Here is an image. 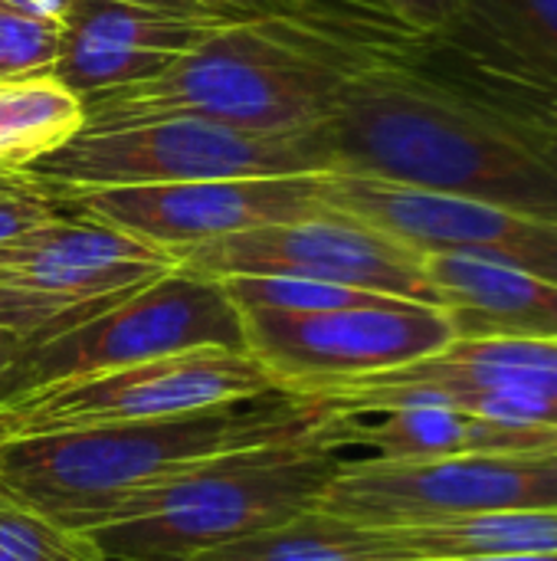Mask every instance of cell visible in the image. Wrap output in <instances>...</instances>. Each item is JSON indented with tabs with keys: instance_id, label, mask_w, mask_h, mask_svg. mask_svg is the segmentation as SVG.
Segmentation results:
<instances>
[{
	"instance_id": "1",
	"label": "cell",
	"mask_w": 557,
	"mask_h": 561,
	"mask_svg": "<svg viewBox=\"0 0 557 561\" xmlns=\"http://www.w3.org/2000/svg\"><path fill=\"white\" fill-rule=\"evenodd\" d=\"M420 43L345 76L328 118L335 171L557 220V138L417 62Z\"/></svg>"
},
{
	"instance_id": "2",
	"label": "cell",
	"mask_w": 557,
	"mask_h": 561,
	"mask_svg": "<svg viewBox=\"0 0 557 561\" xmlns=\"http://www.w3.org/2000/svg\"><path fill=\"white\" fill-rule=\"evenodd\" d=\"M332 417L328 404L279 388L164 421L3 440L0 493L69 523L227 454L322 434Z\"/></svg>"
},
{
	"instance_id": "3",
	"label": "cell",
	"mask_w": 557,
	"mask_h": 561,
	"mask_svg": "<svg viewBox=\"0 0 557 561\" xmlns=\"http://www.w3.org/2000/svg\"><path fill=\"white\" fill-rule=\"evenodd\" d=\"M417 43L371 46L279 20L223 23L204 46L174 59L158 76L82 95L85 128H118L171 115L253 131L328 125L338 85L355 66L407 53Z\"/></svg>"
},
{
	"instance_id": "4",
	"label": "cell",
	"mask_w": 557,
	"mask_h": 561,
	"mask_svg": "<svg viewBox=\"0 0 557 561\" xmlns=\"http://www.w3.org/2000/svg\"><path fill=\"white\" fill-rule=\"evenodd\" d=\"M328 431V427H325ZM312 434L204 463L164 486L62 526L95 539L108 561H190L312 513L345 450Z\"/></svg>"
},
{
	"instance_id": "5",
	"label": "cell",
	"mask_w": 557,
	"mask_h": 561,
	"mask_svg": "<svg viewBox=\"0 0 557 561\" xmlns=\"http://www.w3.org/2000/svg\"><path fill=\"white\" fill-rule=\"evenodd\" d=\"M328 171H335L328 125L253 131L210 118L171 115L118 128H82L23 178L46 194H69Z\"/></svg>"
},
{
	"instance_id": "6",
	"label": "cell",
	"mask_w": 557,
	"mask_h": 561,
	"mask_svg": "<svg viewBox=\"0 0 557 561\" xmlns=\"http://www.w3.org/2000/svg\"><path fill=\"white\" fill-rule=\"evenodd\" d=\"M171 270V253L59 207L53 220L0 243V332L30 352Z\"/></svg>"
},
{
	"instance_id": "7",
	"label": "cell",
	"mask_w": 557,
	"mask_h": 561,
	"mask_svg": "<svg viewBox=\"0 0 557 561\" xmlns=\"http://www.w3.org/2000/svg\"><path fill=\"white\" fill-rule=\"evenodd\" d=\"M557 506V450L440 460L345 457L318 513L351 526H417Z\"/></svg>"
},
{
	"instance_id": "8",
	"label": "cell",
	"mask_w": 557,
	"mask_h": 561,
	"mask_svg": "<svg viewBox=\"0 0 557 561\" xmlns=\"http://www.w3.org/2000/svg\"><path fill=\"white\" fill-rule=\"evenodd\" d=\"M269 391H279V385L250 352L200 348L20 394L0 404V444L164 421Z\"/></svg>"
},
{
	"instance_id": "9",
	"label": "cell",
	"mask_w": 557,
	"mask_h": 561,
	"mask_svg": "<svg viewBox=\"0 0 557 561\" xmlns=\"http://www.w3.org/2000/svg\"><path fill=\"white\" fill-rule=\"evenodd\" d=\"M200 348L246 352L243 312L230 302L220 279L177 266L92 322L23 352L10 375L7 401L66 378L102 375Z\"/></svg>"
},
{
	"instance_id": "10",
	"label": "cell",
	"mask_w": 557,
	"mask_h": 561,
	"mask_svg": "<svg viewBox=\"0 0 557 561\" xmlns=\"http://www.w3.org/2000/svg\"><path fill=\"white\" fill-rule=\"evenodd\" d=\"M335 414L433 401L473 417L557 434V342L453 339L446 348L371 378L309 394Z\"/></svg>"
},
{
	"instance_id": "11",
	"label": "cell",
	"mask_w": 557,
	"mask_h": 561,
	"mask_svg": "<svg viewBox=\"0 0 557 561\" xmlns=\"http://www.w3.org/2000/svg\"><path fill=\"white\" fill-rule=\"evenodd\" d=\"M243 329L246 352L295 394L414 365L456 339L437 306L407 299L328 312H243Z\"/></svg>"
},
{
	"instance_id": "12",
	"label": "cell",
	"mask_w": 557,
	"mask_h": 561,
	"mask_svg": "<svg viewBox=\"0 0 557 561\" xmlns=\"http://www.w3.org/2000/svg\"><path fill=\"white\" fill-rule=\"evenodd\" d=\"M174 260L177 266L210 279L299 276L437 306L420 250L335 207L305 220L256 227L213 243H200L177 253Z\"/></svg>"
},
{
	"instance_id": "13",
	"label": "cell",
	"mask_w": 557,
	"mask_h": 561,
	"mask_svg": "<svg viewBox=\"0 0 557 561\" xmlns=\"http://www.w3.org/2000/svg\"><path fill=\"white\" fill-rule=\"evenodd\" d=\"M49 197L69 214L115 227L171 256L233 233L292 224L328 210L325 174L102 187Z\"/></svg>"
},
{
	"instance_id": "14",
	"label": "cell",
	"mask_w": 557,
	"mask_h": 561,
	"mask_svg": "<svg viewBox=\"0 0 557 561\" xmlns=\"http://www.w3.org/2000/svg\"><path fill=\"white\" fill-rule=\"evenodd\" d=\"M325 204L420 253H473L557 279V220L473 197L328 171Z\"/></svg>"
},
{
	"instance_id": "15",
	"label": "cell",
	"mask_w": 557,
	"mask_h": 561,
	"mask_svg": "<svg viewBox=\"0 0 557 561\" xmlns=\"http://www.w3.org/2000/svg\"><path fill=\"white\" fill-rule=\"evenodd\" d=\"M223 23L236 20L177 16L112 0H72L53 76L79 99L135 85L204 46Z\"/></svg>"
},
{
	"instance_id": "16",
	"label": "cell",
	"mask_w": 557,
	"mask_h": 561,
	"mask_svg": "<svg viewBox=\"0 0 557 561\" xmlns=\"http://www.w3.org/2000/svg\"><path fill=\"white\" fill-rule=\"evenodd\" d=\"M423 270L456 339L557 342V279L473 253H423Z\"/></svg>"
},
{
	"instance_id": "17",
	"label": "cell",
	"mask_w": 557,
	"mask_h": 561,
	"mask_svg": "<svg viewBox=\"0 0 557 561\" xmlns=\"http://www.w3.org/2000/svg\"><path fill=\"white\" fill-rule=\"evenodd\" d=\"M328 444L364 447L381 460H440L460 454H519V450H555L557 434L515 431L466 411L417 401L394 404L371 414H335L328 431Z\"/></svg>"
},
{
	"instance_id": "18",
	"label": "cell",
	"mask_w": 557,
	"mask_h": 561,
	"mask_svg": "<svg viewBox=\"0 0 557 561\" xmlns=\"http://www.w3.org/2000/svg\"><path fill=\"white\" fill-rule=\"evenodd\" d=\"M453 56L557 92V0H463L433 36Z\"/></svg>"
},
{
	"instance_id": "19",
	"label": "cell",
	"mask_w": 557,
	"mask_h": 561,
	"mask_svg": "<svg viewBox=\"0 0 557 561\" xmlns=\"http://www.w3.org/2000/svg\"><path fill=\"white\" fill-rule=\"evenodd\" d=\"M374 533L384 542V549L401 561L542 556V552H557V506L489 513V516L446 519V523L381 526Z\"/></svg>"
},
{
	"instance_id": "20",
	"label": "cell",
	"mask_w": 557,
	"mask_h": 561,
	"mask_svg": "<svg viewBox=\"0 0 557 561\" xmlns=\"http://www.w3.org/2000/svg\"><path fill=\"white\" fill-rule=\"evenodd\" d=\"M82 128V99L53 72L0 76V174H26Z\"/></svg>"
},
{
	"instance_id": "21",
	"label": "cell",
	"mask_w": 557,
	"mask_h": 561,
	"mask_svg": "<svg viewBox=\"0 0 557 561\" xmlns=\"http://www.w3.org/2000/svg\"><path fill=\"white\" fill-rule=\"evenodd\" d=\"M190 561H401L394 559L384 542L378 539L374 529L364 526H351L341 519H332L318 510L240 539V542H227L220 549L200 552Z\"/></svg>"
},
{
	"instance_id": "22",
	"label": "cell",
	"mask_w": 557,
	"mask_h": 561,
	"mask_svg": "<svg viewBox=\"0 0 557 561\" xmlns=\"http://www.w3.org/2000/svg\"><path fill=\"white\" fill-rule=\"evenodd\" d=\"M223 20H279L371 46H410L423 36L397 26L368 0H197Z\"/></svg>"
},
{
	"instance_id": "23",
	"label": "cell",
	"mask_w": 557,
	"mask_h": 561,
	"mask_svg": "<svg viewBox=\"0 0 557 561\" xmlns=\"http://www.w3.org/2000/svg\"><path fill=\"white\" fill-rule=\"evenodd\" d=\"M223 293L240 312H328L374 306L391 296H374L348 286H332L299 276H227Z\"/></svg>"
},
{
	"instance_id": "24",
	"label": "cell",
	"mask_w": 557,
	"mask_h": 561,
	"mask_svg": "<svg viewBox=\"0 0 557 561\" xmlns=\"http://www.w3.org/2000/svg\"><path fill=\"white\" fill-rule=\"evenodd\" d=\"M0 561H108L92 536L0 493Z\"/></svg>"
},
{
	"instance_id": "25",
	"label": "cell",
	"mask_w": 557,
	"mask_h": 561,
	"mask_svg": "<svg viewBox=\"0 0 557 561\" xmlns=\"http://www.w3.org/2000/svg\"><path fill=\"white\" fill-rule=\"evenodd\" d=\"M62 46V23L39 20L0 0V76L53 72Z\"/></svg>"
},
{
	"instance_id": "26",
	"label": "cell",
	"mask_w": 557,
	"mask_h": 561,
	"mask_svg": "<svg viewBox=\"0 0 557 561\" xmlns=\"http://www.w3.org/2000/svg\"><path fill=\"white\" fill-rule=\"evenodd\" d=\"M56 214H59V204L30 178L20 174L16 181L0 187V243L53 220Z\"/></svg>"
},
{
	"instance_id": "27",
	"label": "cell",
	"mask_w": 557,
	"mask_h": 561,
	"mask_svg": "<svg viewBox=\"0 0 557 561\" xmlns=\"http://www.w3.org/2000/svg\"><path fill=\"white\" fill-rule=\"evenodd\" d=\"M368 3L384 16H391L397 26L410 30L414 36L446 33L463 10V0H368Z\"/></svg>"
},
{
	"instance_id": "28",
	"label": "cell",
	"mask_w": 557,
	"mask_h": 561,
	"mask_svg": "<svg viewBox=\"0 0 557 561\" xmlns=\"http://www.w3.org/2000/svg\"><path fill=\"white\" fill-rule=\"evenodd\" d=\"M112 3H128V7H144V10H158V13H177V16H217L207 7H200L197 0H112Z\"/></svg>"
},
{
	"instance_id": "29",
	"label": "cell",
	"mask_w": 557,
	"mask_h": 561,
	"mask_svg": "<svg viewBox=\"0 0 557 561\" xmlns=\"http://www.w3.org/2000/svg\"><path fill=\"white\" fill-rule=\"evenodd\" d=\"M23 13H33L39 20H49V23H66L69 10H72V0H3Z\"/></svg>"
},
{
	"instance_id": "30",
	"label": "cell",
	"mask_w": 557,
	"mask_h": 561,
	"mask_svg": "<svg viewBox=\"0 0 557 561\" xmlns=\"http://www.w3.org/2000/svg\"><path fill=\"white\" fill-rule=\"evenodd\" d=\"M23 345L16 342V339H10L7 332H0V404L7 401V394H10V375H13V368H16V362L23 358Z\"/></svg>"
},
{
	"instance_id": "31",
	"label": "cell",
	"mask_w": 557,
	"mask_h": 561,
	"mask_svg": "<svg viewBox=\"0 0 557 561\" xmlns=\"http://www.w3.org/2000/svg\"><path fill=\"white\" fill-rule=\"evenodd\" d=\"M450 561H557V552H542V556H483V559H450Z\"/></svg>"
},
{
	"instance_id": "32",
	"label": "cell",
	"mask_w": 557,
	"mask_h": 561,
	"mask_svg": "<svg viewBox=\"0 0 557 561\" xmlns=\"http://www.w3.org/2000/svg\"><path fill=\"white\" fill-rule=\"evenodd\" d=\"M16 178H20V174H0V187L10 184V181H16Z\"/></svg>"
},
{
	"instance_id": "33",
	"label": "cell",
	"mask_w": 557,
	"mask_h": 561,
	"mask_svg": "<svg viewBox=\"0 0 557 561\" xmlns=\"http://www.w3.org/2000/svg\"><path fill=\"white\" fill-rule=\"evenodd\" d=\"M555 450H557V440H555Z\"/></svg>"
}]
</instances>
